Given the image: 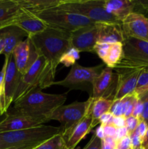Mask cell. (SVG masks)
<instances>
[{"label": "cell", "instance_id": "681fc988", "mask_svg": "<svg viewBox=\"0 0 148 149\" xmlns=\"http://www.w3.org/2000/svg\"><path fill=\"white\" fill-rule=\"evenodd\" d=\"M15 149H28V148H15Z\"/></svg>", "mask_w": 148, "mask_h": 149}, {"label": "cell", "instance_id": "5bb4252c", "mask_svg": "<svg viewBox=\"0 0 148 149\" xmlns=\"http://www.w3.org/2000/svg\"><path fill=\"white\" fill-rule=\"evenodd\" d=\"M142 71V69L116 70L117 84L113 100H120L134 93L138 79Z\"/></svg>", "mask_w": 148, "mask_h": 149}, {"label": "cell", "instance_id": "ee69618b", "mask_svg": "<svg viewBox=\"0 0 148 149\" xmlns=\"http://www.w3.org/2000/svg\"><path fill=\"white\" fill-rule=\"evenodd\" d=\"M5 113V110H4V100L2 95L0 93V116H2Z\"/></svg>", "mask_w": 148, "mask_h": 149}, {"label": "cell", "instance_id": "c3c4849f", "mask_svg": "<svg viewBox=\"0 0 148 149\" xmlns=\"http://www.w3.org/2000/svg\"><path fill=\"white\" fill-rule=\"evenodd\" d=\"M136 149H146L145 148H144L143 146H141V147H139V148H136Z\"/></svg>", "mask_w": 148, "mask_h": 149}, {"label": "cell", "instance_id": "d6986e66", "mask_svg": "<svg viewBox=\"0 0 148 149\" xmlns=\"http://www.w3.org/2000/svg\"><path fill=\"white\" fill-rule=\"evenodd\" d=\"M97 42L113 45L123 43L126 37L123 33L121 23H97Z\"/></svg>", "mask_w": 148, "mask_h": 149}, {"label": "cell", "instance_id": "4fadbf2b", "mask_svg": "<svg viewBox=\"0 0 148 149\" xmlns=\"http://www.w3.org/2000/svg\"><path fill=\"white\" fill-rule=\"evenodd\" d=\"M125 37H132L148 42V18L144 15L131 13L121 22Z\"/></svg>", "mask_w": 148, "mask_h": 149}, {"label": "cell", "instance_id": "9c48e42d", "mask_svg": "<svg viewBox=\"0 0 148 149\" xmlns=\"http://www.w3.org/2000/svg\"><path fill=\"white\" fill-rule=\"evenodd\" d=\"M148 68V42L126 37L123 42V56L116 70L143 69Z\"/></svg>", "mask_w": 148, "mask_h": 149}, {"label": "cell", "instance_id": "52a82bcc", "mask_svg": "<svg viewBox=\"0 0 148 149\" xmlns=\"http://www.w3.org/2000/svg\"><path fill=\"white\" fill-rule=\"evenodd\" d=\"M34 15L48 26L68 32L96 23L87 17L61 10L57 7L42 10Z\"/></svg>", "mask_w": 148, "mask_h": 149}, {"label": "cell", "instance_id": "484cf974", "mask_svg": "<svg viewBox=\"0 0 148 149\" xmlns=\"http://www.w3.org/2000/svg\"><path fill=\"white\" fill-rule=\"evenodd\" d=\"M34 149H68V148L62 135L58 134L42 143Z\"/></svg>", "mask_w": 148, "mask_h": 149}, {"label": "cell", "instance_id": "d4e9b609", "mask_svg": "<svg viewBox=\"0 0 148 149\" xmlns=\"http://www.w3.org/2000/svg\"><path fill=\"white\" fill-rule=\"evenodd\" d=\"M123 56V43H115L111 45L108 55L103 63L106 66L115 68Z\"/></svg>", "mask_w": 148, "mask_h": 149}, {"label": "cell", "instance_id": "836d02e7", "mask_svg": "<svg viewBox=\"0 0 148 149\" xmlns=\"http://www.w3.org/2000/svg\"><path fill=\"white\" fill-rule=\"evenodd\" d=\"M129 137H130L131 139V144L132 149H136L142 146V139L138 135L136 130L129 135Z\"/></svg>", "mask_w": 148, "mask_h": 149}, {"label": "cell", "instance_id": "e0dca14e", "mask_svg": "<svg viewBox=\"0 0 148 149\" xmlns=\"http://www.w3.org/2000/svg\"><path fill=\"white\" fill-rule=\"evenodd\" d=\"M10 26H17L27 32L29 36L42 31L48 26L34 14L23 8L12 20L7 23L5 27Z\"/></svg>", "mask_w": 148, "mask_h": 149}, {"label": "cell", "instance_id": "ffe728a7", "mask_svg": "<svg viewBox=\"0 0 148 149\" xmlns=\"http://www.w3.org/2000/svg\"><path fill=\"white\" fill-rule=\"evenodd\" d=\"M4 39V48L2 54L10 56L18 44L29 36L28 33L15 26H10L0 29Z\"/></svg>", "mask_w": 148, "mask_h": 149}, {"label": "cell", "instance_id": "d590c367", "mask_svg": "<svg viewBox=\"0 0 148 149\" xmlns=\"http://www.w3.org/2000/svg\"><path fill=\"white\" fill-rule=\"evenodd\" d=\"M142 111H143V105H142V102L141 101L139 97H138V99L136 100V103L134 105V107H133V113H132L131 116L140 119Z\"/></svg>", "mask_w": 148, "mask_h": 149}, {"label": "cell", "instance_id": "4316f807", "mask_svg": "<svg viewBox=\"0 0 148 149\" xmlns=\"http://www.w3.org/2000/svg\"><path fill=\"white\" fill-rule=\"evenodd\" d=\"M80 58V52L74 47H70L59 60V63H62L65 67H70L76 63V61Z\"/></svg>", "mask_w": 148, "mask_h": 149}, {"label": "cell", "instance_id": "7bdbcfd3", "mask_svg": "<svg viewBox=\"0 0 148 149\" xmlns=\"http://www.w3.org/2000/svg\"><path fill=\"white\" fill-rule=\"evenodd\" d=\"M94 134L97 137V138H100V140L104 139L105 136H104V127H103V125H100V126L97 127V128L95 130V131H94Z\"/></svg>", "mask_w": 148, "mask_h": 149}, {"label": "cell", "instance_id": "8992f818", "mask_svg": "<svg viewBox=\"0 0 148 149\" xmlns=\"http://www.w3.org/2000/svg\"><path fill=\"white\" fill-rule=\"evenodd\" d=\"M58 8L87 17L95 23H120L107 13L104 0H59Z\"/></svg>", "mask_w": 148, "mask_h": 149}, {"label": "cell", "instance_id": "f5cc1de1", "mask_svg": "<svg viewBox=\"0 0 148 149\" xmlns=\"http://www.w3.org/2000/svg\"><path fill=\"white\" fill-rule=\"evenodd\" d=\"M1 116H0V117H1Z\"/></svg>", "mask_w": 148, "mask_h": 149}, {"label": "cell", "instance_id": "8d00e7d4", "mask_svg": "<svg viewBox=\"0 0 148 149\" xmlns=\"http://www.w3.org/2000/svg\"><path fill=\"white\" fill-rule=\"evenodd\" d=\"M116 148H119L121 149H132L131 148V139L129 135L125 137V138H122L117 143V147Z\"/></svg>", "mask_w": 148, "mask_h": 149}, {"label": "cell", "instance_id": "bcb514c9", "mask_svg": "<svg viewBox=\"0 0 148 149\" xmlns=\"http://www.w3.org/2000/svg\"><path fill=\"white\" fill-rule=\"evenodd\" d=\"M142 146H143L146 149H148V129L147 130L146 134H145V136L144 137L143 141H142Z\"/></svg>", "mask_w": 148, "mask_h": 149}, {"label": "cell", "instance_id": "277c9868", "mask_svg": "<svg viewBox=\"0 0 148 149\" xmlns=\"http://www.w3.org/2000/svg\"><path fill=\"white\" fill-rule=\"evenodd\" d=\"M55 74L47 60L39 55L28 71L22 75L13 103L36 89L42 90L52 86Z\"/></svg>", "mask_w": 148, "mask_h": 149}, {"label": "cell", "instance_id": "ac0fdd59", "mask_svg": "<svg viewBox=\"0 0 148 149\" xmlns=\"http://www.w3.org/2000/svg\"><path fill=\"white\" fill-rule=\"evenodd\" d=\"M92 118L91 115V110L88 114L77 124L65 137V144L68 149L75 148L78 143L89 133L92 130Z\"/></svg>", "mask_w": 148, "mask_h": 149}, {"label": "cell", "instance_id": "60d3db41", "mask_svg": "<svg viewBox=\"0 0 148 149\" xmlns=\"http://www.w3.org/2000/svg\"><path fill=\"white\" fill-rule=\"evenodd\" d=\"M129 135V132H128L127 129L126 128V127H123L118 128L117 131H116L115 135L114 137V139L116 141H119L120 140H121L122 138H125V137Z\"/></svg>", "mask_w": 148, "mask_h": 149}, {"label": "cell", "instance_id": "603a6c76", "mask_svg": "<svg viewBox=\"0 0 148 149\" xmlns=\"http://www.w3.org/2000/svg\"><path fill=\"white\" fill-rule=\"evenodd\" d=\"M113 100L100 97L94 100L91 107V115L92 118V128L95 127L100 124L99 119L104 113H107L111 108Z\"/></svg>", "mask_w": 148, "mask_h": 149}, {"label": "cell", "instance_id": "d6a6232c", "mask_svg": "<svg viewBox=\"0 0 148 149\" xmlns=\"http://www.w3.org/2000/svg\"><path fill=\"white\" fill-rule=\"evenodd\" d=\"M139 121H140V119H138V118L133 117L132 116L126 118V125H125V127L127 129L129 135L136 129L139 123Z\"/></svg>", "mask_w": 148, "mask_h": 149}, {"label": "cell", "instance_id": "5b68a950", "mask_svg": "<svg viewBox=\"0 0 148 149\" xmlns=\"http://www.w3.org/2000/svg\"><path fill=\"white\" fill-rule=\"evenodd\" d=\"M92 102L93 99L89 97L86 101H75L69 105H62L46 116V122L50 120L59 122L60 134L65 137L88 114L91 110Z\"/></svg>", "mask_w": 148, "mask_h": 149}, {"label": "cell", "instance_id": "44dd1931", "mask_svg": "<svg viewBox=\"0 0 148 149\" xmlns=\"http://www.w3.org/2000/svg\"><path fill=\"white\" fill-rule=\"evenodd\" d=\"M104 7L107 13L121 23L129 14L133 13V0H104Z\"/></svg>", "mask_w": 148, "mask_h": 149}, {"label": "cell", "instance_id": "f35d334b", "mask_svg": "<svg viewBox=\"0 0 148 149\" xmlns=\"http://www.w3.org/2000/svg\"><path fill=\"white\" fill-rule=\"evenodd\" d=\"M113 117H114V116H113L110 112H107V113H104V114L100 118V119H99L100 125H112V123H113Z\"/></svg>", "mask_w": 148, "mask_h": 149}, {"label": "cell", "instance_id": "f907efd6", "mask_svg": "<svg viewBox=\"0 0 148 149\" xmlns=\"http://www.w3.org/2000/svg\"><path fill=\"white\" fill-rule=\"evenodd\" d=\"M115 149H121V148H116Z\"/></svg>", "mask_w": 148, "mask_h": 149}, {"label": "cell", "instance_id": "83f0119b", "mask_svg": "<svg viewBox=\"0 0 148 149\" xmlns=\"http://www.w3.org/2000/svg\"><path fill=\"white\" fill-rule=\"evenodd\" d=\"M148 91V68L142 69L139 79H138L137 84L135 89L134 94L136 96H139L143 93Z\"/></svg>", "mask_w": 148, "mask_h": 149}, {"label": "cell", "instance_id": "1f68e13d", "mask_svg": "<svg viewBox=\"0 0 148 149\" xmlns=\"http://www.w3.org/2000/svg\"><path fill=\"white\" fill-rule=\"evenodd\" d=\"M134 9L133 13L142 14V12L147 13L148 11V0H133Z\"/></svg>", "mask_w": 148, "mask_h": 149}, {"label": "cell", "instance_id": "e575fe53", "mask_svg": "<svg viewBox=\"0 0 148 149\" xmlns=\"http://www.w3.org/2000/svg\"><path fill=\"white\" fill-rule=\"evenodd\" d=\"M83 149H101V140L93 134L90 141Z\"/></svg>", "mask_w": 148, "mask_h": 149}, {"label": "cell", "instance_id": "ba28073f", "mask_svg": "<svg viewBox=\"0 0 148 149\" xmlns=\"http://www.w3.org/2000/svg\"><path fill=\"white\" fill-rule=\"evenodd\" d=\"M105 65L104 63L92 67H84L75 63L65 79L58 81H54L52 85H59L68 88L70 90H79L86 91L92 95V84L94 79L100 74Z\"/></svg>", "mask_w": 148, "mask_h": 149}, {"label": "cell", "instance_id": "6da1fadb", "mask_svg": "<svg viewBox=\"0 0 148 149\" xmlns=\"http://www.w3.org/2000/svg\"><path fill=\"white\" fill-rule=\"evenodd\" d=\"M28 37L38 54L47 60L56 73L61 57L71 47V32L47 26L42 31Z\"/></svg>", "mask_w": 148, "mask_h": 149}, {"label": "cell", "instance_id": "f1b7e54d", "mask_svg": "<svg viewBox=\"0 0 148 149\" xmlns=\"http://www.w3.org/2000/svg\"><path fill=\"white\" fill-rule=\"evenodd\" d=\"M111 45L107 43L97 42L94 49V52L98 55L99 58L104 62L108 55Z\"/></svg>", "mask_w": 148, "mask_h": 149}, {"label": "cell", "instance_id": "30bf717a", "mask_svg": "<svg viewBox=\"0 0 148 149\" xmlns=\"http://www.w3.org/2000/svg\"><path fill=\"white\" fill-rule=\"evenodd\" d=\"M98 26L97 23L91 26L81 28L71 32V44L80 52L94 53V49L97 42Z\"/></svg>", "mask_w": 148, "mask_h": 149}, {"label": "cell", "instance_id": "7dc6e473", "mask_svg": "<svg viewBox=\"0 0 148 149\" xmlns=\"http://www.w3.org/2000/svg\"><path fill=\"white\" fill-rule=\"evenodd\" d=\"M101 149H115L113 148V146H111L110 145H109L108 143L105 142L104 140H101Z\"/></svg>", "mask_w": 148, "mask_h": 149}, {"label": "cell", "instance_id": "2e32d148", "mask_svg": "<svg viewBox=\"0 0 148 149\" xmlns=\"http://www.w3.org/2000/svg\"><path fill=\"white\" fill-rule=\"evenodd\" d=\"M22 74L17 70L12 54L8 56L4 79V110L7 113L10 105L14 102L16 91Z\"/></svg>", "mask_w": 148, "mask_h": 149}, {"label": "cell", "instance_id": "8fae6325", "mask_svg": "<svg viewBox=\"0 0 148 149\" xmlns=\"http://www.w3.org/2000/svg\"><path fill=\"white\" fill-rule=\"evenodd\" d=\"M46 122H47L45 119L31 117L13 111L12 113H7L0 122V133L35 127Z\"/></svg>", "mask_w": 148, "mask_h": 149}, {"label": "cell", "instance_id": "cb8c5ba5", "mask_svg": "<svg viewBox=\"0 0 148 149\" xmlns=\"http://www.w3.org/2000/svg\"><path fill=\"white\" fill-rule=\"evenodd\" d=\"M21 8L35 14L46 9L55 7L59 0H17Z\"/></svg>", "mask_w": 148, "mask_h": 149}, {"label": "cell", "instance_id": "4dcf8cb0", "mask_svg": "<svg viewBox=\"0 0 148 149\" xmlns=\"http://www.w3.org/2000/svg\"><path fill=\"white\" fill-rule=\"evenodd\" d=\"M110 113L115 117L117 116H123V103H122L121 99L120 100H113L111 108L109 111Z\"/></svg>", "mask_w": 148, "mask_h": 149}, {"label": "cell", "instance_id": "7c38bea8", "mask_svg": "<svg viewBox=\"0 0 148 149\" xmlns=\"http://www.w3.org/2000/svg\"><path fill=\"white\" fill-rule=\"evenodd\" d=\"M39 55L29 37L18 44L12 52L16 67L22 75L28 71Z\"/></svg>", "mask_w": 148, "mask_h": 149}, {"label": "cell", "instance_id": "9a60e30c", "mask_svg": "<svg viewBox=\"0 0 148 149\" xmlns=\"http://www.w3.org/2000/svg\"><path fill=\"white\" fill-rule=\"evenodd\" d=\"M117 77V74L114 75L113 68L106 66L100 74L94 79L92 84V95L91 98L94 100L104 97L109 99V94L115 93L117 81L114 82V79ZM113 95V97H114ZM114 98V97H113Z\"/></svg>", "mask_w": 148, "mask_h": 149}, {"label": "cell", "instance_id": "7a4b0ae2", "mask_svg": "<svg viewBox=\"0 0 148 149\" xmlns=\"http://www.w3.org/2000/svg\"><path fill=\"white\" fill-rule=\"evenodd\" d=\"M67 95L68 93L49 94L36 89L15 102L13 110L26 116L46 119L47 115L65 103Z\"/></svg>", "mask_w": 148, "mask_h": 149}, {"label": "cell", "instance_id": "f6af8a7d", "mask_svg": "<svg viewBox=\"0 0 148 149\" xmlns=\"http://www.w3.org/2000/svg\"><path fill=\"white\" fill-rule=\"evenodd\" d=\"M4 36H3L2 33L0 31V55L2 54L3 51H4Z\"/></svg>", "mask_w": 148, "mask_h": 149}, {"label": "cell", "instance_id": "f546056e", "mask_svg": "<svg viewBox=\"0 0 148 149\" xmlns=\"http://www.w3.org/2000/svg\"><path fill=\"white\" fill-rule=\"evenodd\" d=\"M143 105V111L140 117V120L144 121L148 125V91L138 96Z\"/></svg>", "mask_w": 148, "mask_h": 149}, {"label": "cell", "instance_id": "3957f363", "mask_svg": "<svg viewBox=\"0 0 148 149\" xmlns=\"http://www.w3.org/2000/svg\"><path fill=\"white\" fill-rule=\"evenodd\" d=\"M60 134L59 127L42 125L18 131L0 133V149H34L55 135Z\"/></svg>", "mask_w": 148, "mask_h": 149}, {"label": "cell", "instance_id": "b9f144b4", "mask_svg": "<svg viewBox=\"0 0 148 149\" xmlns=\"http://www.w3.org/2000/svg\"><path fill=\"white\" fill-rule=\"evenodd\" d=\"M112 125H114L117 129L118 128L123 127L126 125V118L124 116H117V117L114 116Z\"/></svg>", "mask_w": 148, "mask_h": 149}, {"label": "cell", "instance_id": "ab89813d", "mask_svg": "<svg viewBox=\"0 0 148 149\" xmlns=\"http://www.w3.org/2000/svg\"><path fill=\"white\" fill-rule=\"evenodd\" d=\"M103 127H104V136L114 138L115 135L116 131H117V128H116L114 125H103Z\"/></svg>", "mask_w": 148, "mask_h": 149}, {"label": "cell", "instance_id": "7402d4cb", "mask_svg": "<svg viewBox=\"0 0 148 149\" xmlns=\"http://www.w3.org/2000/svg\"><path fill=\"white\" fill-rule=\"evenodd\" d=\"M21 10L17 0H0V29L5 27Z\"/></svg>", "mask_w": 148, "mask_h": 149}, {"label": "cell", "instance_id": "74e56055", "mask_svg": "<svg viewBox=\"0 0 148 149\" xmlns=\"http://www.w3.org/2000/svg\"><path fill=\"white\" fill-rule=\"evenodd\" d=\"M147 129H148V125H147L146 122L142 120L139 121V125H138L137 127H136V131L138 133V135H139V137L142 138V141H143L144 137L145 136V134H146Z\"/></svg>", "mask_w": 148, "mask_h": 149}, {"label": "cell", "instance_id": "816d5d0a", "mask_svg": "<svg viewBox=\"0 0 148 149\" xmlns=\"http://www.w3.org/2000/svg\"><path fill=\"white\" fill-rule=\"evenodd\" d=\"M73 149H80V148H73Z\"/></svg>", "mask_w": 148, "mask_h": 149}]
</instances>
